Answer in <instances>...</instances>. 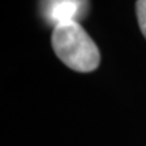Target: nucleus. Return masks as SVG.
<instances>
[{"label":"nucleus","instance_id":"2","mask_svg":"<svg viewBox=\"0 0 146 146\" xmlns=\"http://www.w3.org/2000/svg\"><path fill=\"white\" fill-rule=\"evenodd\" d=\"M80 0H54L49 8V19L57 26L60 23L69 21H76V16L80 15Z\"/></svg>","mask_w":146,"mask_h":146},{"label":"nucleus","instance_id":"1","mask_svg":"<svg viewBox=\"0 0 146 146\" xmlns=\"http://www.w3.org/2000/svg\"><path fill=\"white\" fill-rule=\"evenodd\" d=\"M52 46L56 56L73 70L87 73L99 66V49L76 21L64 22L54 26Z\"/></svg>","mask_w":146,"mask_h":146},{"label":"nucleus","instance_id":"3","mask_svg":"<svg viewBox=\"0 0 146 146\" xmlns=\"http://www.w3.org/2000/svg\"><path fill=\"white\" fill-rule=\"evenodd\" d=\"M137 18L141 27V31L146 38V0H137Z\"/></svg>","mask_w":146,"mask_h":146}]
</instances>
